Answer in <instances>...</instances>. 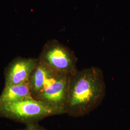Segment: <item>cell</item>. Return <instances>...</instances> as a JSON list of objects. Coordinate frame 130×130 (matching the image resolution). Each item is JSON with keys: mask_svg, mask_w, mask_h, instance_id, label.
Listing matches in <instances>:
<instances>
[{"mask_svg": "<svg viewBox=\"0 0 130 130\" xmlns=\"http://www.w3.org/2000/svg\"><path fill=\"white\" fill-rule=\"evenodd\" d=\"M106 87L102 70L92 67L71 76L66 113L84 116L98 107L105 98Z\"/></svg>", "mask_w": 130, "mask_h": 130, "instance_id": "1", "label": "cell"}, {"mask_svg": "<svg viewBox=\"0 0 130 130\" xmlns=\"http://www.w3.org/2000/svg\"><path fill=\"white\" fill-rule=\"evenodd\" d=\"M71 75L57 71L38 58L29 79L32 98L66 113Z\"/></svg>", "mask_w": 130, "mask_h": 130, "instance_id": "2", "label": "cell"}, {"mask_svg": "<svg viewBox=\"0 0 130 130\" xmlns=\"http://www.w3.org/2000/svg\"><path fill=\"white\" fill-rule=\"evenodd\" d=\"M26 125V126L24 129L17 130H47L43 127L39 125L38 123H31Z\"/></svg>", "mask_w": 130, "mask_h": 130, "instance_id": "7", "label": "cell"}, {"mask_svg": "<svg viewBox=\"0 0 130 130\" xmlns=\"http://www.w3.org/2000/svg\"><path fill=\"white\" fill-rule=\"evenodd\" d=\"M62 114L60 109L32 98L0 106V117L26 124L38 123L48 117Z\"/></svg>", "mask_w": 130, "mask_h": 130, "instance_id": "3", "label": "cell"}, {"mask_svg": "<svg viewBox=\"0 0 130 130\" xmlns=\"http://www.w3.org/2000/svg\"><path fill=\"white\" fill-rule=\"evenodd\" d=\"M38 59L52 69L71 76L78 70L74 52L56 40L47 42Z\"/></svg>", "mask_w": 130, "mask_h": 130, "instance_id": "4", "label": "cell"}, {"mask_svg": "<svg viewBox=\"0 0 130 130\" xmlns=\"http://www.w3.org/2000/svg\"><path fill=\"white\" fill-rule=\"evenodd\" d=\"M32 98L29 82L23 84L5 85L0 95V106Z\"/></svg>", "mask_w": 130, "mask_h": 130, "instance_id": "6", "label": "cell"}, {"mask_svg": "<svg viewBox=\"0 0 130 130\" xmlns=\"http://www.w3.org/2000/svg\"><path fill=\"white\" fill-rule=\"evenodd\" d=\"M38 58L19 57L6 67L5 70V85H16L29 81Z\"/></svg>", "mask_w": 130, "mask_h": 130, "instance_id": "5", "label": "cell"}]
</instances>
